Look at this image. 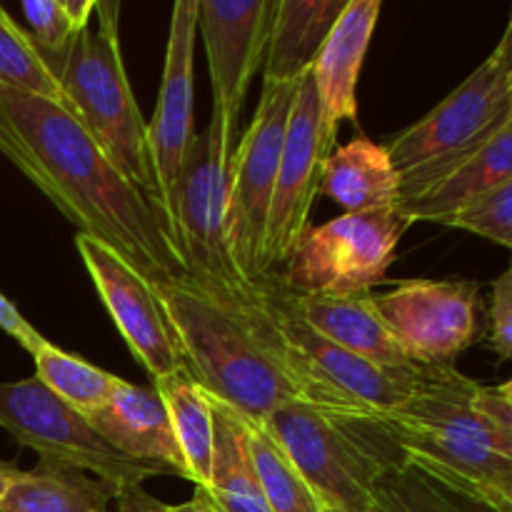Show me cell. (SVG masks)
<instances>
[{
    "label": "cell",
    "mask_w": 512,
    "mask_h": 512,
    "mask_svg": "<svg viewBox=\"0 0 512 512\" xmlns=\"http://www.w3.org/2000/svg\"><path fill=\"white\" fill-rule=\"evenodd\" d=\"M95 15L98 30L80 33L60 68L65 108L153 203L148 123L135 103L120 53V3H95Z\"/></svg>",
    "instance_id": "5b68a950"
},
{
    "label": "cell",
    "mask_w": 512,
    "mask_h": 512,
    "mask_svg": "<svg viewBox=\"0 0 512 512\" xmlns=\"http://www.w3.org/2000/svg\"><path fill=\"white\" fill-rule=\"evenodd\" d=\"M153 388L168 408L175 443L185 463V475L195 488H208L215 455V410L188 370L153 380Z\"/></svg>",
    "instance_id": "d4e9b609"
},
{
    "label": "cell",
    "mask_w": 512,
    "mask_h": 512,
    "mask_svg": "<svg viewBox=\"0 0 512 512\" xmlns=\"http://www.w3.org/2000/svg\"><path fill=\"white\" fill-rule=\"evenodd\" d=\"M273 0H198V30L213 85V128L225 168L240 140V115L255 70L268 53Z\"/></svg>",
    "instance_id": "7c38bea8"
},
{
    "label": "cell",
    "mask_w": 512,
    "mask_h": 512,
    "mask_svg": "<svg viewBox=\"0 0 512 512\" xmlns=\"http://www.w3.org/2000/svg\"><path fill=\"white\" fill-rule=\"evenodd\" d=\"M88 423L125 458L155 465L168 475L188 480L168 408L155 388H140L123 380L108 403L90 415Z\"/></svg>",
    "instance_id": "ac0fdd59"
},
{
    "label": "cell",
    "mask_w": 512,
    "mask_h": 512,
    "mask_svg": "<svg viewBox=\"0 0 512 512\" xmlns=\"http://www.w3.org/2000/svg\"><path fill=\"white\" fill-rule=\"evenodd\" d=\"M215 455L208 493L218 512H270L245 445L243 418L215 403Z\"/></svg>",
    "instance_id": "484cf974"
},
{
    "label": "cell",
    "mask_w": 512,
    "mask_h": 512,
    "mask_svg": "<svg viewBox=\"0 0 512 512\" xmlns=\"http://www.w3.org/2000/svg\"><path fill=\"white\" fill-rule=\"evenodd\" d=\"M328 512H340V510H328Z\"/></svg>",
    "instance_id": "b9f144b4"
},
{
    "label": "cell",
    "mask_w": 512,
    "mask_h": 512,
    "mask_svg": "<svg viewBox=\"0 0 512 512\" xmlns=\"http://www.w3.org/2000/svg\"><path fill=\"white\" fill-rule=\"evenodd\" d=\"M153 290L178 340L185 370L210 400L255 425L293 400H308L248 300L228 303L193 285Z\"/></svg>",
    "instance_id": "7a4b0ae2"
},
{
    "label": "cell",
    "mask_w": 512,
    "mask_h": 512,
    "mask_svg": "<svg viewBox=\"0 0 512 512\" xmlns=\"http://www.w3.org/2000/svg\"><path fill=\"white\" fill-rule=\"evenodd\" d=\"M35 378L45 385L53 395H58L68 408L83 415L85 420L98 413L110 395L118 390L123 378L98 368V365L85 363L83 358L73 353H65L58 345L43 340L33 353Z\"/></svg>",
    "instance_id": "4316f807"
},
{
    "label": "cell",
    "mask_w": 512,
    "mask_h": 512,
    "mask_svg": "<svg viewBox=\"0 0 512 512\" xmlns=\"http://www.w3.org/2000/svg\"><path fill=\"white\" fill-rule=\"evenodd\" d=\"M225 175L228 168L220 158L218 138L208 125L195 133L173 188L165 228L195 288L210 298L245 303L250 285L235 270L225 235Z\"/></svg>",
    "instance_id": "9c48e42d"
},
{
    "label": "cell",
    "mask_w": 512,
    "mask_h": 512,
    "mask_svg": "<svg viewBox=\"0 0 512 512\" xmlns=\"http://www.w3.org/2000/svg\"><path fill=\"white\" fill-rule=\"evenodd\" d=\"M243 423L248 455L253 460L255 475H258L270 512H328L323 500L290 463L283 448L265 433L263 425L248 423V420Z\"/></svg>",
    "instance_id": "83f0119b"
},
{
    "label": "cell",
    "mask_w": 512,
    "mask_h": 512,
    "mask_svg": "<svg viewBox=\"0 0 512 512\" xmlns=\"http://www.w3.org/2000/svg\"><path fill=\"white\" fill-rule=\"evenodd\" d=\"M20 10H23L25 20H28V35L35 48H38L40 58L45 60V65L58 78L75 38L85 33V30H80L73 23L68 8H65V0H25Z\"/></svg>",
    "instance_id": "f546056e"
},
{
    "label": "cell",
    "mask_w": 512,
    "mask_h": 512,
    "mask_svg": "<svg viewBox=\"0 0 512 512\" xmlns=\"http://www.w3.org/2000/svg\"><path fill=\"white\" fill-rule=\"evenodd\" d=\"M18 475V468L10 463H5V460H0V500H3V495L8 493L10 483H13V478Z\"/></svg>",
    "instance_id": "f35d334b"
},
{
    "label": "cell",
    "mask_w": 512,
    "mask_h": 512,
    "mask_svg": "<svg viewBox=\"0 0 512 512\" xmlns=\"http://www.w3.org/2000/svg\"><path fill=\"white\" fill-rule=\"evenodd\" d=\"M320 195H328L345 213L398 208L400 173L385 145L355 135L325 160Z\"/></svg>",
    "instance_id": "44dd1931"
},
{
    "label": "cell",
    "mask_w": 512,
    "mask_h": 512,
    "mask_svg": "<svg viewBox=\"0 0 512 512\" xmlns=\"http://www.w3.org/2000/svg\"><path fill=\"white\" fill-rule=\"evenodd\" d=\"M0 88L40 95L65 105V93L53 70L40 58L30 35L0 5Z\"/></svg>",
    "instance_id": "f1b7e54d"
},
{
    "label": "cell",
    "mask_w": 512,
    "mask_h": 512,
    "mask_svg": "<svg viewBox=\"0 0 512 512\" xmlns=\"http://www.w3.org/2000/svg\"><path fill=\"white\" fill-rule=\"evenodd\" d=\"M248 303L258 310L270 340L290 373L303 383L308 403L350 405L388 415L415 393L425 365L385 370L315 333L293 310L280 275L270 273L250 285Z\"/></svg>",
    "instance_id": "277c9868"
},
{
    "label": "cell",
    "mask_w": 512,
    "mask_h": 512,
    "mask_svg": "<svg viewBox=\"0 0 512 512\" xmlns=\"http://www.w3.org/2000/svg\"><path fill=\"white\" fill-rule=\"evenodd\" d=\"M328 510L373 512V488L408 458L383 415L293 400L263 423Z\"/></svg>",
    "instance_id": "3957f363"
},
{
    "label": "cell",
    "mask_w": 512,
    "mask_h": 512,
    "mask_svg": "<svg viewBox=\"0 0 512 512\" xmlns=\"http://www.w3.org/2000/svg\"><path fill=\"white\" fill-rule=\"evenodd\" d=\"M490 348L512 360V263L495 278L490 295Z\"/></svg>",
    "instance_id": "1f68e13d"
},
{
    "label": "cell",
    "mask_w": 512,
    "mask_h": 512,
    "mask_svg": "<svg viewBox=\"0 0 512 512\" xmlns=\"http://www.w3.org/2000/svg\"><path fill=\"white\" fill-rule=\"evenodd\" d=\"M195 33H198V0H178L170 15L158 105L148 123V158L155 183L153 205L163 223L173 188L195 140Z\"/></svg>",
    "instance_id": "9a60e30c"
},
{
    "label": "cell",
    "mask_w": 512,
    "mask_h": 512,
    "mask_svg": "<svg viewBox=\"0 0 512 512\" xmlns=\"http://www.w3.org/2000/svg\"><path fill=\"white\" fill-rule=\"evenodd\" d=\"M0 330H3V333H8L13 340H18L20 348L28 350L30 355H33L45 340L43 335H40L38 330H35L33 325L23 318V315H20V310L15 308V305L10 303L3 293H0Z\"/></svg>",
    "instance_id": "836d02e7"
},
{
    "label": "cell",
    "mask_w": 512,
    "mask_h": 512,
    "mask_svg": "<svg viewBox=\"0 0 512 512\" xmlns=\"http://www.w3.org/2000/svg\"><path fill=\"white\" fill-rule=\"evenodd\" d=\"M512 118V88L483 60L443 103L385 143L400 173V203L430 193Z\"/></svg>",
    "instance_id": "52a82bcc"
},
{
    "label": "cell",
    "mask_w": 512,
    "mask_h": 512,
    "mask_svg": "<svg viewBox=\"0 0 512 512\" xmlns=\"http://www.w3.org/2000/svg\"><path fill=\"white\" fill-rule=\"evenodd\" d=\"M160 512H218V508L213 505V500L208 498V493L200 488H195L193 498L185 500L180 505H163Z\"/></svg>",
    "instance_id": "74e56055"
},
{
    "label": "cell",
    "mask_w": 512,
    "mask_h": 512,
    "mask_svg": "<svg viewBox=\"0 0 512 512\" xmlns=\"http://www.w3.org/2000/svg\"><path fill=\"white\" fill-rule=\"evenodd\" d=\"M75 248L120 338L145 373L160 380L183 370L178 340L155 298L153 285L140 278L115 250L88 235H75Z\"/></svg>",
    "instance_id": "2e32d148"
},
{
    "label": "cell",
    "mask_w": 512,
    "mask_h": 512,
    "mask_svg": "<svg viewBox=\"0 0 512 512\" xmlns=\"http://www.w3.org/2000/svg\"><path fill=\"white\" fill-rule=\"evenodd\" d=\"M373 303L415 365H450L478 338L480 288L473 280H403L373 293Z\"/></svg>",
    "instance_id": "4fadbf2b"
},
{
    "label": "cell",
    "mask_w": 512,
    "mask_h": 512,
    "mask_svg": "<svg viewBox=\"0 0 512 512\" xmlns=\"http://www.w3.org/2000/svg\"><path fill=\"white\" fill-rule=\"evenodd\" d=\"M495 390H498L500 395H505V398H510V400H512V378H510V380H505V383H503V385H498V388H495Z\"/></svg>",
    "instance_id": "ab89813d"
},
{
    "label": "cell",
    "mask_w": 512,
    "mask_h": 512,
    "mask_svg": "<svg viewBox=\"0 0 512 512\" xmlns=\"http://www.w3.org/2000/svg\"><path fill=\"white\" fill-rule=\"evenodd\" d=\"M0 153L78 233L115 250L153 288L193 285L148 195L63 103L0 88Z\"/></svg>",
    "instance_id": "6da1fadb"
},
{
    "label": "cell",
    "mask_w": 512,
    "mask_h": 512,
    "mask_svg": "<svg viewBox=\"0 0 512 512\" xmlns=\"http://www.w3.org/2000/svg\"><path fill=\"white\" fill-rule=\"evenodd\" d=\"M373 512H500L468 480L408 455L373 488Z\"/></svg>",
    "instance_id": "7402d4cb"
},
{
    "label": "cell",
    "mask_w": 512,
    "mask_h": 512,
    "mask_svg": "<svg viewBox=\"0 0 512 512\" xmlns=\"http://www.w3.org/2000/svg\"><path fill=\"white\" fill-rule=\"evenodd\" d=\"M490 60H493L495 68L503 73V78L508 80L510 88H512V15H510V23H508V28H505L503 38H500L498 48H495L493 55H490Z\"/></svg>",
    "instance_id": "d590c367"
},
{
    "label": "cell",
    "mask_w": 512,
    "mask_h": 512,
    "mask_svg": "<svg viewBox=\"0 0 512 512\" xmlns=\"http://www.w3.org/2000/svg\"><path fill=\"white\" fill-rule=\"evenodd\" d=\"M380 8V0H348L313 65L323 130L330 143L338 140L340 123H358V80Z\"/></svg>",
    "instance_id": "e0dca14e"
},
{
    "label": "cell",
    "mask_w": 512,
    "mask_h": 512,
    "mask_svg": "<svg viewBox=\"0 0 512 512\" xmlns=\"http://www.w3.org/2000/svg\"><path fill=\"white\" fill-rule=\"evenodd\" d=\"M298 83L265 85L258 110L228 165L225 188V235L230 260L248 285L265 278V240L273 210L275 180L283 155L285 128Z\"/></svg>",
    "instance_id": "ba28073f"
},
{
    "label": "cell",
    "mask_w": 512,
    "mask_h": 512,
    "mask_svg": "<svg viewBox=\"0 0 512 512\" xmlns=\"http://www.w3.org/2000/svg\"><path fill=\"white\" fill-rule=\"evenodd\" d=\"M105 512H125L123 508H118V510H105Z\"/></svg>",
    "instance_id": "60d3db41"
},
{
    "label": "cell",
    "mask_w": 512,
    "mask_h": 512,
    "mask_svg": "<svg viewBox=\"0 0 512 512\" xmlns=\"http://www.w3.org/2000/svg\"><path fill=\"white\" fill-rule=\"evenodd\" d=\"M508 180H512V118L443 183L410 203H400L398 210L410 223L443 225L460 208Z\"/></svg>",
    "instance_id": "603a6c76"
},
{
    "label": "cell",
    "mask_w": 512,
    "mask_h": 512,
    "mask_svg": "<svg viewBox=\"0 0 512 512\" xmlns=\"http://www.w3.org/2000/svg\"><path fill=\"white\" fill-rule=\"evenodd\" d=\"M480 383L453 365H425L423 383L385 425L408 455L423 458L473 485L503 483L512 463L495 450L493 435L475 408Z\"/></svg>",
    "instance_id": "8992f818"
},
{
    "label": "cell",
    "mask_w": 512,
    "mask_h": 512,
    "mask_svg": "<svg viewBox=\"0 0 512 512\" xmlns=\"http://www.w3.org/2000/svg\"><path fill=\"white\" fill-rule=\"evenodd\" d=\"M0 428L35 450L43 463L73 465L118 490L143 485L153 475H168L110 448L83 415L68 408L38 378L0 383Z\"/></svg>",
    "instance_id": "8fae6325"
},
{
    "label": "cell",
    "mask_w": 512,
    "mask_h": 512,
    "mask_svg": "<svg viewBox=\"0 0 512 512\" xmlns=\"http://www.w3.org/2000/svg\"><path fill=\"white\" fill-rule=\"evenodd\" d=\"M120 490L85 470L63 463H43L18 470L0 512H105Z\"/></svg>",
    "instance_id": "cb8c5ba5"
},
{
    "label": "cell",
    "mask_w": 512,
    "mask_h": 512,
    "mask_svg": "<svg viewBox=\"0 0 512 512\" xmlns=\"http://www.w3.org/2000/svg\"><path fill=\"white\" fill-rule=\"evenodd\" d=\"M490 503L495 505L500 512H512V475L505 478L503 483H495V485H475Z\"/></svg>",
    "instance_id": "8d00e7d4"
},
{
    "label": "cell",
    "mask_w": 512,
    "mask_h": 512,
    "mask_svg": "<svg viewBox=\"0 0 512 512\" xmlns=\"http://www.w3.org/2000/svg\"><path fill=\"white\" fill-rule=\"evenodd\" d=\"M330 143L323 130V108L313 70L298 80L293 110L285 128L283 155H280L278 180H275L273 210H270L268 240H265V273H275L288 263L290 253L310 228V210L320 195V180Z\"/></svg>",
    "instance_id": "5bb4252c"
},
{
    "label": "cell",
    "mask_w": 512,
    "mask_h": 512,
    "mask_svg": "<svg viewBox=\"0 0 512 512\" xmlns=\"http://www.w3.org/2000/svg\"><path fill=\"white\" fill-rule=\"evenodd\" d=\"M443 225L468 230V233L512 250V180L460 208Z\"/></svg>",
    "instance_id": "4dcf8cb0"
},
{
    "label": "cell",
    "mask_w": 512,
    "mask_h": 512,
    "mask_svg": "<svg viewBox=\"0 0 512 512\" xmlns=\"http://www.w3.org/2000/svg\"><path fill=\"white\" fill-rule=\"evenodd\" d=\"M475 408L483 415L490 435H493L495 450L512 463V400L500 395L495 388L480 385Z\"/></svg>",
    "instance_id": "d6a6232c"
},
{
    "label": "cell",
    "mask_w": 512,
    "mask_h": 512,
    "mask_svg": "<svg viewBox=\"0 0 512 512\" xmlns=\"http://www.w3.org/2000/svg\"><path fill=\"white\" fill-rule=\"evenodd\" d=\"M288 300L305 325L348 353L385 370L415 365L375 310L373 290L355 295H295L288 290Z\"/></svg>",
    "instance_id": "d6986e66"
},
{
    "label": "cell",
    "mask_w": 512,
    "mask_h": 512,
    "mask_svg": "<svg viewBox=\"0 0 512 512\" xmlns=\"http://www.w3.org/2000/svg\"><path fill=\"white\" fill-rule=\"evenodd\" d=\"M118 508L125 512H160L163 505L143 490V485H130L118 493Z\"/></svg>",
    "instance_id": "e575fe53"
},
{
    "label": "cell",
    "mask_w": 512,
    "mask_h": 512,
    "mask_svg": "<svg viewBox=\"0 0 512 512\" xmlns=\"http://www.w3.org/2000/svg\"><path fill=\"white\" fill-rule=\"evenodd\" d=\"M345 5L348 0H275L265 53V85L298 83L313 70Z\"/></svg>",
    "instance_id": "ffe728a7"
},
{
    "label": "cell",
    "mask_w": 512,
    "mask_h": 512,
    "mask_svg": "<svg viewBox=\"0 0 512 512\" xmlns=\"http://www.w3.org/2000/svg\"><path fill=\"white\" fill-rule=\"evenodd\" d=\"M410 225L398 208L343 213L308 228L280 280L295 295L368 293L388 280L400 238Z\"/></svg>",
    "instance_id": "30bf717a"
}]
</instances>
